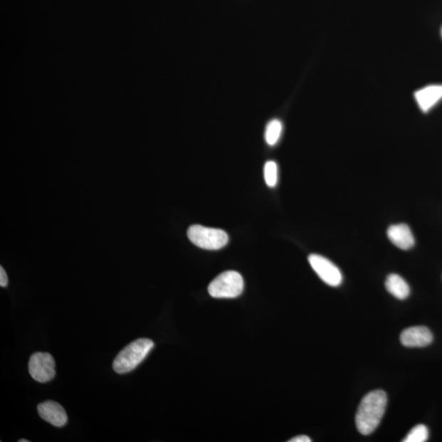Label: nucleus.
<instances>
[{"label": "nucleus", "instance_id": "nucleus-1", "mask_svg": "<svg viewBox=\"0 0 442 442\" xmlns=\"http://www.w3.org/2000/svg\"><path fill=\"white\" fill-rule=\"evenodd\" d=\"M387 403L386 392L383 390L370 391L360 402L356 416L359 432L369 435L378 428L384 416Z\"/></svg>", "mask_w": 442, "mask_h": 442}, {"label": "nucleus", "instance_id": "nucleus-2", "mask_svg": "<svg viewBox=\"0 0 442 442\" xmlns=\"http://www.w3.org/2000/svg\"><path fill=\"white\" fill-rule=\"evenodd\" d=\"M154 347V342L147 338H140L131 342L115 358L112 365L115 372L123 374L137 368Z\"/></svg>", "mask_w": 442, "mask_h": 442}, {"label": "nucleus", "instance_id": "nucleus-3", "mask_svg": "<svg viewBox=\"0 0 442 442\" xmlns=\"http://www.w3.org/2000/svg\"><path fill=\"white\" fill-rule=\"evenodd\" d=\"M188 237L196 247L206 250H219L228 242L226 231L220 228L194 225L188 229Z\"/></svg>", "mask_w": 442, "mask_h": 442}, {"label": "nucleus", "instance_id": "nucleus-4", "mask_svg": "<svg viewBox=\"0 0 442 442\" xmlns=\"http://www.w3.org/2000/svg\"><path fill=\"white\" fill-rule=\"evenodd\" d=\"M243 288L242 275L229 270L222 273L210 283L209 293L214 298H236L242 294Z\"/></svg>", "mask_w": 442, "mask_h": 442}, {"label": "nucleus", "instance_id": "nucleus-5", "mask_svg": "<svg viewBox=\"0 0 442 442\" xmlns=\"http://www.w3.org/2000/svg\"><path fill=\"white\" fill-rule=\"evenodd\" d=\"M29 373L39 383H47L56 377V362L51 354L36 352L29 360Z\"/></svg>", "mask_w": 442, "mask_h": 442}, {"label": "nucleus", "instance_id": "nucleus-6", "mask_svg": "<svg viewBox=\"0 0 442 442\" xmlns=\"http://www.w3.org/2000/svg\"><path fill=\"white\" fill-rule=\"evenodd\" d=\"M308 261L314 271L326 285L331 287H338L342 285V273L338 267L329 259L320 255L311 254L309 256Z\"/></svg>", "mask_w": 442, "mask_h": 442}, {"label": "nucleus", "instance_id": "nucleus-7", "mask_svg": "<svg viewBox=\"0 0 442 442\" xmlns=\"http://www.w3.org/2000/svg\"><path fill=\"white\" fill-rule=\"evenodd\" d=\"M400 340L404 347H424L433 342V336L427 327L416 326L404 330Z\"/></svg>", "mask_w": 442, "mask_h": 442}, {"label": "nucleus", "instance_id": "nucleus-8", "mask_svg": "<svg viewBox=\"0 0 442 442\" xmlns=\"http://www.w3.org/2000/svg\"><path fill=\"white\" fill-rule=\"evenodd\" d=\"M38 412L45 421L56 427H63L68 423L67 413L63 407L56 401H47L40 404L38 406Z\"/></svg>", "mask_w": 442, "mask_h": 442}, {"label": "nucleus", "instance_id": "nucleus-9", "mask_svg": "<svg viewBox=\"0 0 442 442\" xmlns=\"http://www.w3.org/2000/svg\"><path fill=\"white\" fill-rule=\"evenodd\" d=\"M387 237L396 247L402 250L411 249L416 242L411 228L405 223L390 226L387 229Z\"/></svg>", "mask_w": 442, "mask_h": 442}, {"label": "nucleus", "instance_id": "nucleus-10", "mask_svg": "<svg viewBox=\"0 0 442 442\" xmlns=\"http://www.w3.org/2000/svg\"><path fill=\"white\" fill-rule=\"evenodd\" d=\"M414 98L423 112H428L436 103L442 100V85H432L424 87L414 94Z\"/></svg>", "mask_w": 442, "mask_h": 442}, {"label": "nucleus", "instance_id": "nucleus-11", "mask_svg": "<svg viewBox=\"0 0 442 442\" xmlns=\"http://www.w3.org/2000/svg\"><path fill=\"white\" fill-rule=\"evenodd\" d=\"M385 286L386 290L390 293L392 296L399 300H405L411 293V288L406 281L404 278L396 274H391L387 276Z\"/></svg>", "mask_w": 442, "mask_h": 442}, {"label": "nucleus", "instance_id": "nucleus-12", "mask_svg": "<svg viewBox=\"0 0 442 442\" xmlns=\"http://www.w3.org/2000/svg\"><path fill=\"white\" fill-rule=\"evenodd\" d=\"M283 125L280 121L278 120H273L268 125L265 130V141L270 146H274L278 143V140L280 139L282 134Z\"/></svg>", "mask_w": 442, "mask_h": 442}, {"label": "nucleus", "instance_id": "nucleus-13", "mask_svg": "<svg viewBox=\"0 0 442 442\" xmlns=\"http://www.w3.org/2000/svg\"><path fill=\"white\" fill-rule=\"evenodd\" d=\"M428 429L423 424H419L411 430L403 442H424L428 438Z\"/></svg>", "mask_w": 442, "mask_h": 442}, {"label": "nucleus", "instance_id": "nucleus-14", "mask_svg": "<svg viewBox=\"0 0 442 442\" xmlns=\"http://www.w3.org/2000/svg\"><path fill=\"white\" fill-rule=\"evenodd\" d=\"M264 177L265 183L269 187L274 188L276 186L278 182V167L275 162L270 161L265 163Z\"/></svg>", "mask_w": 442, "mask_h": 442}, {"label": "nucleus", "instance_id": "nucleus-15", "mask_svg": "<svg viewBox=\"0 0 442 442\" xmlns=\"http://www.w3.org/2000/svg\"><path fill=\"white\" fill-rule=\"evenodd\" d=\"M9 280L6 272H5L3 267H0V286L5 288L8 286Z\"/></svg>", "mask_w": 442, "mask_h": 442}, {"label": "nucleus", "instance_id": "nucleus-16", "mask_svg": "<svg viewBox=\"0 0 442 442\" xmlns=\"http://www.w3.org/2000/svg\"><path fill=\"white\" fill-rule=\"evenodd\" d=\"M289 442H310L311 440L307 436L302 435L298 436L296 438H293L288 441Z\"/></svg>", "mask_w": 442, "mask_h": 442}, {"label": "nucleus", "instance_id": "nucleus-17", "mask_svg": "<svg viewBox=\"0 0 442 442\" xmlns=\"http://www.w3.org/2000/svg\"><path fill=\"white\" fill-rule=\"evenodd\" d=\"M29 441H30L29 440H24V439H21L19 441V442H29Z\"/></svg>", "mask_w": 442, "mask_h": 442}, {"label": "nucleus", "instance_id": "nucleus-18", "mask_svg": "<svg viewBox=\"0 0 442 442\" xmlns=\"http://www.w3.org/2000/svg\"><path fill=\"white\" fill-rule=\"evenodd\" d=\"M441 37H442V27H441Z\"/></svg>", "mask_w": 442, "mask_h": 442}]
</instances>
